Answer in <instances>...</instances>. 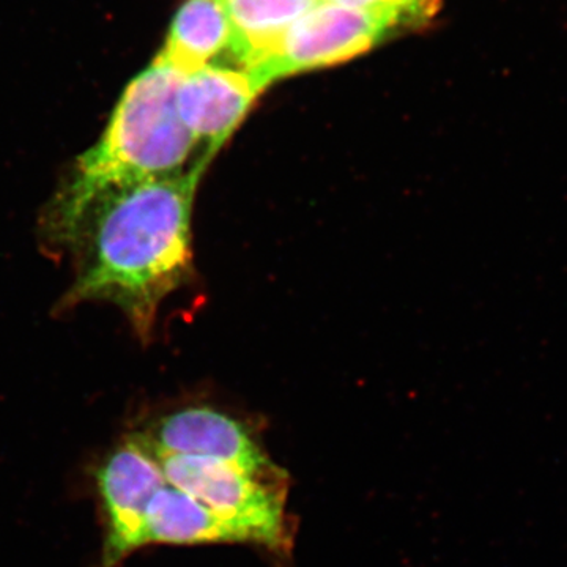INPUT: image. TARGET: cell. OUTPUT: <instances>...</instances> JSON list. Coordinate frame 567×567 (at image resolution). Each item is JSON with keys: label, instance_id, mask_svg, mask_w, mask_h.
Instances as JSON below:
<instances>
[{"label": "cell", "instance_id": "5b68a950", "mask_svg": "<svg viewBox=\"0 0 567 567\" xmlns=\"http://www.w3.org/2000/svg\"><path fill=\"white\" fill-rule=\"evenodd\" d=\"M103 547L100 567H121L134 551L147 546L145 524L153 496L167 481L162 462L145 436L126 435L104 454L93 473Z\"/></svg>", "mask_w": 567, "mask_h": 567}, {"label": "cell", "instance_id": "30bf717a", "mask_svg": "<svg viewBox=\"0 0 567 567\" xmlns=\"http://www.w3.org/2000/svg\"><path fill=\"white\" fill-rule=\"evenodd\" d=\"M320 0H223L233 40L229 54L235 66L248 70L275 47L284 32Z\"/></svg>", "mask_w": 567, "mask_h": 567}, {"label": "cell", "instance_id": "3957f363", "mask_svg": "<svg viewBox=\"0 0 567 567\" xmlns=\"http://www.w3.org/2000/svg\"><path fill=\"white\" fill-rule=\"evenodd\" d=\"M159 462L167 484L244 529L252 544L275 551L289 548L286 473L257 475L229 462L199 456H163Z\"/></svg>", "mask_w": 567, "mask_h": 567}, {"label": "cell", "instance_id": "7a4b0ae2", "mask_svg": "<svg viewBox=\"0 0 567 567\" xmlns=\"http://www.w3.org/2000/svg\"><path fill=\"white\" fill-rule=\"evenodd\" d=\"M182 73L162 58L122 93L102 137L76 159L50 212L66 210L111 185L185 171L197 147L177 110Z\"/></svg>", "mask_w": 567, "mask_h": 567}, {"label": "cell", "instance_id": "6da1fadb", "mask_svg": "<svg viewBox=\"0 0 567 567\" xmlns=\"http://www.w3.org/2000/svg\"><path fill=\"white\" fill-rule=\"evenodd\" d=\"M208 164L199 158L181 173L106 186L48 210V237L73 257L63 308L117 306L148 341L159 306L192 278L194 196Z\"/></svg>", "mask_w": 567, "mask_h": 567}, {"label": "cell", "instance_id": "ba28073f", "mask_svg": "<svg viewBox=\"0 0 567 567\" xmlns=\"http://www.w3.org/2000/svg\"><path fill=\"white\" fill-rule=\"evenodd\" d=\"M145 543L166 546L252 544L244 529L181 488L166 484L153 496L145 524Z\"/></svg>", "mask_w": 567, "mask_h": 567}, {"label": "cell", "instance_id": "52a82bcc", "mask_svg": "<svg viewBox=\"0 0 567 567\" xmlns=\"http://www.w3.org/2000/svg\"><path fill=\"white\" fill-rule=\"evenodd\" d=\"M244 69L210 63L182 74L177 110L186 128L203 145L205 158H215L260 95Z\"/></svg>", "mask_w": 567, "mask_h": 567}, {"label": "cell", "instance_id": "277c9868", "mask_svg": "<svg viewBox=\"0 0 567 567\" xmlns=\"http://www.w3.org/2000/svg\"><path fill=\"white\" fill-rule=\"evenodd\" d=\"M399 25L385 14L319 2L245 71L264 92L282 78L357 58Z\"/></svg>", "mask_w": 567, "mask_h": 567}, {"label": "cell", "instance_id": "9c48e42d", "mask_svg": "<svg viewBox=\"0 0 567 567\" xmlns=\"http://www.w3.org/2000/svg\"><path fill=\"white\" fill-rule=\"evenodd\" d=\"M233 29L223 0H186L175 14L158 58L182 74L229 54Z\"/></svg>", "mask_w": 567, "mask_h": 567}, {"label": "cell", "instance_id": "8fae6325", "mask_svg": "<svg viewBox=\"0 0 567 567\" xmlns=\"http://www.w3.org/2000/svg\"><path fill=\"white\" fill-rule=\"evenodd\" d=\"M369 13L385 14L401 25L423 24L434 17L440 0H320Z\"/></svg>", "mask_w": 567, "mask_h": 567}, {"label": "cell", "instance_id": "8992f818", "mask_svg": "<svg viewBox=\"0 0 567 567\" xmlns=\"http://www.w3.org/2000/svg\"><path fill=\"white\" fill-rule=\"evenodd\" d=\"M156 456H199L229 462L257 475H281L237 417L205 405L183 406L141 432Z\"/></svg>", "mask_w": 567, "mask_h": 567}]
</instances>
